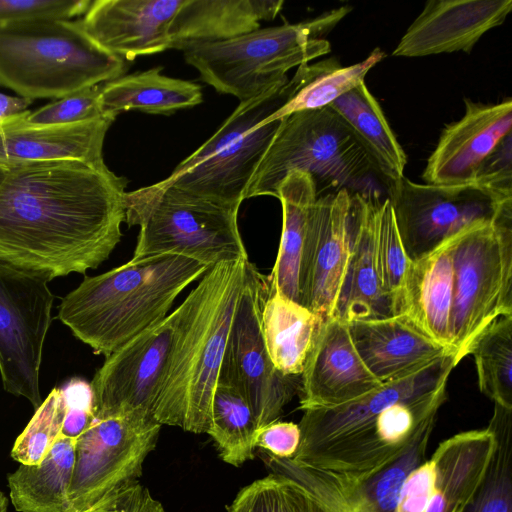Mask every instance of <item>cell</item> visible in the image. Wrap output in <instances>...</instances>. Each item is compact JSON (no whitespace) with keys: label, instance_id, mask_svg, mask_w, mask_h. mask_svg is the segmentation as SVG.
Wrapping results in <instances>:
<instances>
[{"label":"cell","instance_id":"cell-1","mask_svg":"<svg viewBox=\"0 0 512 512\" xmlns=\"http://www.w3.org/2000/svg\"><path fill=\"white\" fill-rule=\"evenodd\" d=\"M0 254L55 277L96 269L125 222L126 179L79 160L6 166Z\"/></svg>","mask_w":512,"mask_h":512},{"label":"cell","instance_id":"cell-2","mask_svg":"<svg viewBox=\"0 0 512 512\" xmlns=\"http://www.w3.org/2000/svg\"><path fill=\"white\" fill-rule=\"evenodd\" d=\"M209 268L182 255L132 258L86 276L62 299L58 318L95 354L107 357L164 319L178 295Z\"/></svg>","mask_w":512,"mask_h":512},{"label":"cell","instance_id":"cell-3","mask_svg":"<svg viewBox=\"0 0 512 512\" xmlns=\"http://www.w3.org/2000/svg\"><path fill=\"white\" fill-rule=\"evenodd\" d=\"M248 261L210 267L183 301L185 312L153 412L160 425L208 432L212 398Z\"/></svg>","mask_w":512,"mask_h":512},{"label":"cell","instance_id":"cell-4","mask_svg":"<svg viewBox=\"0 0 512 512\" xmlns=\"http://www.w3.org/2000/svg\"><path fill=\"white\" fill-rule=\"evenodd\" d=\"M459 359L447 354L419 372L332 408L303 410L300 444L290 458L297 465L329 471L356 483L376 474L393 459L377 434L379 415L388 407L447 387Z\"/></svg>","mask_w":512,"mask_h":512},{"label":"cell","instance_id":"cell-5","mask_svg":"<svg viewBox=\"0 0 512 512\" xmlns=\"http://www.w3.org/2000/svg\"><path fill=\"white\" fill-rule=\"evenodd\" d=\"M121 57L98 45L78 20L0 23V85L21 97L64 98L122 75Z\"/></svg>","mask_w":512,"mask_h":512},{"label":"cell","instance_id":"cell-6","mask_svg":"<svg viewBox=\"0 0 512 512\" xmlns=\"http://www.w3.org/2000/svg\"><path fill=\"white\" fill-rule=\"evenodd\" d=\"M290 170L309 173L319 184L380 199L388 187L346 123L329 107L284 116L257 167L245 199L277 197Z\"/></svg>","mask_w":512,"mask_h":512},{"label":"cell","instance_id":"cell-7","mask_svg":"<svg viewBox=\"0 0 512 512\" xmlns=\"http://www.w3.org/2000/svg\"><path fill=\"white\" fill-rule=\"evenodd\" d=\"M351 10L341 6L305 22L193 45L183 51L184 58L217 92L247 101L287 81L290 69L330 53L325 36Z\"/></svg>","mask_w":512,"mask_h":512},{"label":"cell","instance_id":"cell-8","mask_svg":"<svg viewBox=\"0 0 512 512\" xmlns=\"http://www.w3.org/2000/svg\"><path fill=\"white\" fill-rule=\"evenodd\" d=\"M289 79L240 102L219 129L185 158L162 184L238 209L283 117L277 112L291 96Z\"/></svg>","mask_w":512,"mask_h":512},{"label":"cell","instance_id":"cell-9","mask_svg":"<svg viewBox=\"0 0 512 512\" xmlns=\"http://www.w3.org/2000/svg\"><path fill=\"white\" fill-rule=\"evenodd\" d=\"M238 209L155 184L125 194V222L139 226L132 258L182 255L209 267L248 259Z\"/></svg>","mask_w":512,"mask_h":512},{"label":"cell","instance_id":"cell-10","mask_svg":"<svg viewBox=\"0 0 512 512\" xmlns=\"http://www.w3.org/2000/svg\"><path fill=\"white\" fill-rule=\"evenodd\" d=\"M452 241V349L461 361L475 338L500 316L512 315V198L492 221L477 222Z\"/></svg>","mask_w":512,"mask_h":512},{"label":"cell","instance_id":"cell-11","mask_svg":"<svg viewBox=\"0 0 512 512\" xmlns=\"http://www.w3.org/2000/svg\"><path fill=\"white\" fill-rule=\"evenodd\" d=\"M48 273L0 254V375L8 393L42 403L40 366L54 295Z\"/></svg>","mask_w":512,"mask_h":512},{"label":"cell","instance_id":"cell-12","mask_svg":"<svg viewBox=\"0 0 512 512\" xmlns=\"http://www.w3.org/2000/svg\"><path fill=\"white\" fill-rule=\"evenodd\" d=\"M269 291L268 276L248 261L219 373L240 389L258 429L278 420L300 384V376H287L275 368L266 349L262 309Z\"/></svg>","mask_w":512,"mask_h":512},{"label":"cell","instance_id":"cell-13","mask_svg":"<svg viewBox=\"0 0 512 512\" xmlns=\"http://www.w3.org/2000/svg\"><path fill=\"white\" fill-rule=\"evenodd\" d=\"M184 312L182 302L164 319L106 357L90 383L95 418L130 416L154 420L155 403Z\"/></svg>","mask_w":512,"mask_h":512},{"label":"cell","instance_id":"cell-14","mask_svg":"<svg viewBox=\"0 0 512 512\" xmlns=\"http://www.w3.org/2000/svg\"><path fill=\"white\" fill-rule=\"evenodd\" d=\"M161 425L130 416L93 418L76 438L69 512H83L112 492L138 481Z\"/></svg>","mask_w":512,"mask_h":512},{"label":"cell","instance_id":"cell-15","mask_svg":"<svg viewBox=\"0 0 512 512\" xmlns=\"http://www.w3.org/2000/svg\"><path fill=\"white\" fill-rule=\"evenodd\" d=\"M387 198L410 261L429 254L477 222L492 221L504 201L472 183L418 184L406 177L389 187Z\"/></svg>","mask_w":512,"mask_h":512},{"label":"cell","instance_id":"cell-16","mask_svg":"<svg viewBox=\"0 0 512 512\" xmlns=\"http://www.w3.org/2000/svg\"><path fill=\"white\" fill-rule=\"evenodd\" d=\"M347 190L318 197L311 211L300 272V304L321 320L333 317L350 253Z\"/></svg>","mask_w":512,"mask_h":512},{"label":"cell","instance_id":"cell-17","mask_svg":"<svg viewBox=\"0 0 512 512\" xmlns=\"http://www.w3.org/2000/svg\"><path fill=\"white\" fill-rule=\"evenodd\" d=\"M381 385L357 353L348 324L322 320L300 375V409L340 406Z\"/></svg>","mask_w":512,"mask_h":512},{"label":"cell","instance_id":"cell-18","mask_svg":"<svg viewBox=\"0 0 512 512\" xmlns=\"http://www.w3.org/2000/svg\"><path fill=\"white\" fill-rule=\"evenodd\" d=\"M185 0H96L83 30L102 48L126 62L170 49L171 23Z\"/></svg>","mask_w":512,"mask_h":512},{"label":"cell","instance_id":"cell-19","mask_svg":"<svg viewBox=\"0 0 512 512\" xmlns=\"http://www.w3.org/2000/svg\"><path fill=\"white\" fill-rule=\"evenodd\" d=\"M511 10V0H430L392 55L470 52L486 32L504 23Z\"/></svg>","mask_w":512,"mask_h":512},{"label":"cell","instance_id":"cell-20","mask_svg":"<svg viewBox=\"0 0 512 512\" xmlns=\"http://www.w3.org/2000/svg\"><path fill=\"white\" fill-rule=\"evenodd\" d=\"M512 99L483 104L465 99L464 116L441 133L427 161L423 179L427 184L462 185L474 174L495 146L511 133Z\"/></svg>","mask_w":512,"mask_h":512},{"label":"cell","instance_id":"cell-21","mask_svg":"<svg viewBox=\"0 0 512 512\" xmlns=\"http://www.w3.org/2000/svg\"><path fill=\"white\" fill-rule=\"evenodd\" d=\"M26 110L0 120V164L79 160L105 166L103 144L116 117L60 125H35L25 121Z\"/></svg>","mask_w":512,"mask_h":512},{"label":"cell","instance_id":"cell-22","mask_svg":"<svg viewBox=\"0 0 512 512\" xmlns=\"http://www.w3.org/2000/svg\"><path fill=\"white\" fill-rule=\"evenodd\" d=\"M347 324L357 353L381 384L407 378L453 353L427 336L404 314L353 320Z\"/></svg>","mask_w":512,"mask_h":512},{"label":"cell","instance_id":"cell-23","mask_svg":"<svg viewBox=\"0 0 512 512\" xmlns=\"http://www.w3.org/2000/svg\"><path fill=\"white\" fill-rule=\"evenodd\" d=\"M380 199L351 194L350 253L333 317L346 323L396 315L383 292L375 255V218Z\"/></svg>","mask_w":512,"mask_h":512},{"label":"cell","instance_id":"cell-24","mask_svg":"<svg viewBox=\"0 0 512 512\" xmlns=\"http://www.w3.org/2000/svg\"><path fill=\"white\" fill-rule=\"evenodd\" d=\"M451 239L410 262L400 314L406 315L427 336L453 352L450 332L453 304Z\"/></svg>","mask_w":512,"mask_h":512},{"label":"cell","instance_id":"cell-25","mask_svg":"<svg viewBox=\"0 0 512 512\" xmlns=\"http://www.w3.org/2000/svg\"><path fill=\"white\" fill-rule=\"evenodd\" d=\"M282 0H185L170 27V49L231 39L260 28L281 11Z\"/></svg>","mask_w":512,"mask_h":512},{"label":"cell","instance_id":"cell-26","mask_svg":"<svg viewBox=\"0 0 512 512\" xmlns=\"http://www.w3.org/2000/svg\"><path fill=\"white\" fill-rule=\"evenodd\" d=\"M493 446L487 428L461 432L441 442L429 459L433 473L424 512H458L483 477Z\"/></svg>","mask_w":512,"mask_h":512},{"label":"cell","instance_id":"cell-27","mask_svg":"<svg viewBox=\"0 0 512 512\" xmlns=\"http://www.w3.org/2000/svg\"><path fill=\"white\" fill-rule=\"evenodd\" d=\"M282 205V232L275 264L268 275L270 292L300 303V272L312 208L318 198L313 177L290 170L277 188Z\"/></svg>","mask_w":512,"mask_h":512},{"label":"cell","instance_id":"cell-28","mask_svg":"<svg viewBox=\"0 0 512 512\" xmlns=\"http://www.w3.org/2000/svg\"><path fill=\"white\" fill-rule=\"evenodd\" d=\"M76 438L60 433L36 465L20 464L7 475L9 498L18 512H69Z\"/></svg>","mask_w":512,"mask_h":512},{"label":"cell","instance_id":"cell-29","mask_svg":"<svg viewBox=\"0 0 512 512\" xmlns=\"http://www.w3.org/2000/svg\"><path fill=\"white\" fill-rule=\"evenodd\" d=\"M162 67L122 75L101 84L99 104L104 115L116 117L128 110L172 114L203 100L197 83L161 74Z\"/></svg>","mask_w":512,"mask_h":512},{"label":"cell","instance_id":"cell-30","mask_svg":"<svg viewBox=\"0 0 512 512\" xmlns=\"http://www.w3.org/2000/svg\"><path fill=\"white\" fill-rule=\"evenodd\" d=\"M328 106L352 131L388 189L404 177L406 154L364 82Z\"/></svg>","mask_w":512,"mask_h":512},{"label":"cell","instance_id":"cell-31","mask_svg":"<svg viewBox=\"0 0 512 512\" xmlns=\"http://www.w3.org/2000/svg\"><path fill=\"white\" fill-rule=\"evenodd\" d=\"M322 320L278 292H270L262 309V332L275 368L300 376Z\"/></svg>","mask_w":512,"mask_h":512},{"label":"cell","instance_id":"cell-32","mask_svg":"<svg viewBox=\"0 0 512 512\" xmlns=\"http://www.w3.org/2000/svg\"><path fill=\"white\" fill-rule=\"evenodd\" d=\"M384 57L385 53L377 47L366 59L350 66H341L332 57L297 67L289 79L292 87L289 100L272 116L281 118L330 105L339 96L363 83L367 73Z\"/></svg>","mask_w":512,"mask_h":512},{"label":"cell","instance_id":"cell-33","mask_svg":"<svg viewBox=\"0 0 512 512\" xmlns=\"http://www.w3.org/2000/svg\"><path fill=\"white\" fill-rule=\"evenodd\" d=\"M257 431L254 414L240 389L219 376L207 433L213 438L223 461L239 466L252 459Z\"/></svg>","mask_w":512,"mask_h":512},{"label":"cell","instance_id":"cell-34","mask_svg":"<svg viewBox=\"0 0 512 512\" xmlns=\"http://www.w3.org/2000/svg\"><path fill=\"white\" fill-rule=\"evenodd\" d=\"M494 446L479 484L458 512H512V409L494 403Z\"/></svg>","mask_w":512,"mask_h":512},{"label":"cell","instance_id":"cell-35","mask_svg":"<svg viewBox=\"0 0 512 512\" xmlns=\"http://www.w3.org/2000/svg\"><path fill=\"white\" fill-rule=\"evenodd\" d=\"M480 390L494 403L512 409V315L500 316L473 341Z\"/></svg>","mask_w":512,"mask_h":512},{"label":"cell","instance_id":"cell-36","mask_svg":"<svg viewBox=\"0 0 512 512\" xmlns=\"http://www.w3.org/2000/svg\"><path fill=\"white\" fill-rule=\"evenodd\" d=\"M228 512H338L299 481L279 473L243 488Z\"/></svg>","mask_w":512,"mask_h":512},{"label":"cell","instance_id":"cell-37","mask_svg":"<svg viewBox=\"0 0 512 512\" xmlns=\"http://www.w3.org/2000/svg\"><path fill=\"white\" fill-rule=\"evenodd\" d=\"M435 421L428 422L390 463L358 483L373 512H394L400 492L410 474L424 463Z\"/></svg>","mask_w":512,"mask_h":512},{"label":"cell","instance_id":"cell-38","mask_svg":"<svg viewBox=\"0 0 512 512\" xmlns=\"http://www.w3.org/2000/svg\"><path fill=\"white\" fill-rule=\"evenodd\" d=\"M375 255L382 290L392 301L398 315L401 313L403 287L411 261L403 247L387 197L380 201L376 211Z\"/></svg>","mask_w":512,"mask_h":512},{"label":"cell","instance_id":"cell-39","mask_svg":"<svg viewBox=\"0 0 512 512\" xmlns=\"http://www.w3.org/2000/svg\"><path fill=\"white\" fill-rule=\"evenodd\" d=\"M273 473L289 476L310 489L338 512H373L358 483L335 473L297 465L290 459L265 454Z\"/></svg>","mask_w":512,"mask_h":512},{"label":"cell","instance_id":"cell-40","mask_svg":"<svg viewBox=\"0 0 512 512\" xmlns=\"http://www.w3.org/2000/svg\"><path fill=\"white\" fill-rule=\"evenodd\" d=\"M66 413L60 388L52 389L15 440L11 457L20 464H39L61 433Z\"/></svg>","mask_w":512,"mask_h":512},{"label":"cell","instance_id":"cell-41","mask_svg":"<svg viewBox=\"0 0 512 512\" xmlns=\"http://www.w3.org/2000/svg\"><path fill=\"white\" fill-rule=\"evenodd\" d=\"M101 84L61 98L34 112L26 110L25 121L35 125L73 124L103 116L99 104Z\"/></svg>","mask_w":512,"mask_h":512},{"label":"cell","instance_id":"cell-42","mask_svg":"<svg viewBox=\"0 0 512 512\" xmlns=\"http://www.w3.org/2000/svg\"><path fill=\"white\" fill-rule=\"evenodd\" d=\"M471 183L497 200L512 198V132L481 162Z\"/></svg>","mask_w":512,"mask_h":512},{"label":"cell","instance_id":"cell-43","mask_svg":"<svg viewBox=\"0 0 512 512\" xmlns=\"http://www.w3.org/2000/svg\"><path fill=\"white\" fill-rule=\"evenodd\" d=\"M89 0H0V23L35 18L70 19L84 15Z\"/></svg>","mask_w":512,"mask_h":512},{"label":"cell","instance_id":"cell-44","mask_svg":"<svg viewBox=\"0 0 512 512\" xmlns=\"http://www.w3.org/2000/svg\"><path fill=\"white\" fill-rule=\"evenodd\" d=\"M83 512H165L162 504L138 481L104 497Z\"/></svg>","mask_w":512,"mask_h":512},{"label":"cell","instance_id":"cell-45","mask_svg":"<svg viewBox=\"0 0 512 512\" xmlns=\"http://www.w3.org/2000/svg\"><path fill=\"white\" fill-rule=\"evenodd\" d=\"M301 432L298 424L274 421L258 429L255 445L278 458H292L299 447Z\"/></svg>","mask_w":512,"mask_h":512},{"label":"cell","instance_id":"cell-46","mask_svg":"<svg viewBox=\"0 0 512 512\" xmlns=\"http://www.w3.org/2000/svg\"><path fill=\"white\" fill-rule=\"evenodd\" d=\"M32 100L0 93V120L25 111Z\"/></svg>","mask_w":512,"mask_h":512},{"label":"cell","instance_id":"cell-47","mask_svg":"<svg viewBox=\"0 0 512 512\" xmlns=\"http://www.w3.org/2000/svg\"><path fill=\"white\" fill-rule=\"evenodd\" d=\"M8 509V498L0 490V512H7Z\"/></svg>","mask_w":512,"mask_h":512},{"label":"cell","instance_id":"cell-48","mask_svg":"<svg viewBox=\"0 0 512 512\" xmlns=\"http://www.w3.org/2000/svg\"><path fill=\"white\" fill-rule=\"evenodd\" d=\"M6 166L0 164V185L2 184L6 175Z\"/></svg>","mask_w":512,"mask_h":512}]
</instances>
